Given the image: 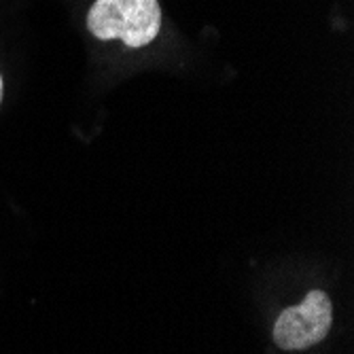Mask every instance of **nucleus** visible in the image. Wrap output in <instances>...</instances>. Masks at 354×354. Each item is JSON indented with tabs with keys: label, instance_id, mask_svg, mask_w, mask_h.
Masks as SVG:
<instances>
[{
	"label": "nucleus",
	"instance_id": "nucleus-1",
	"mask_svg": "<svg viewBox=\"0 0 354 354\" xmlns=\"http://www.w3.org/2000/svg\"><path fill=\"white\" fill-rule=\"evenodd\" d=\"M162 26L157 0H95L87 13V28L100 41L119 39L127 47L155 41Z\"/></svg>",
	"mask_w": 354,
	"mask_h": 354
},
{
	"label": "nucleus",
	"instance_id": "nucleus-3",
	"mask_svg": "<svg viewBox=\"0 0 354 354\" xmlns=\"http://www.w3.org/2000/svg\"><path fill=\"white\" fill-rule=\"evenodd\" d=\"M3 91H5V83H3V75H0V102H3Z\"/></svg>",
	"mask_w": 354,
	"mask_h": 354
},
{
	"label": "nucleus",
	"instance_id": "nucleus-2",
	"mask_svg": "<svg viewBox=\"0 0 354 354\" xmlns=\"http://www.w3.org/2000/svg\"><path fill=\"white\" fill-rule=\"evenodd\" d=\"M333 323V306L325 291H310L301 304L286 308L274 325V342L282 350H306L323 342Z\"/></svg>",
	"mask_w": 354,
	"mask_h": 354
}]
</instances>
